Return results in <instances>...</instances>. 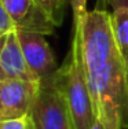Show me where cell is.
I'll use <instances>...</instances> for the list:
<instances>
[{
    "mask_svg": "<svg viewBox=\"0 0 128 129\" xmlns=\"http://www.w3.org/2000/svg\"><path fill=\"white\" fill-rule=\"evenodd\" d=\"M73 30L80 36L85 77L96 121L105 129H128L125 69L108 10L88 11Z\"/></svg>",
    "mask_w": 128,
    "mask_h": 129,
    "instance_id": "obj_1",
    "label": "cell"
},
{
    "mask_svg": "<svg viewBox=\"0 0 128 129\" xmlns=\"http://www.w3.org/2000/svg\"><path fill=\"white\" fill-rule=\"evenodd\" d=\"M57 78L68 103L74 129H92L96 117L85 77L77 30H73L70 51L63 64L57 70Z\"/></svg>",
    "mask_w": 128,
    "mask_h": 129,
    "instance_id": "obj_2",
    "label": "cell"
},
{
    "mask_svg": "<svg viewBox=\"0 0 128 129\" xmlns=\"http://www.w3.org/2000/svg\"><path fill=\"white\" fill-rule=\"evenodd\" d=\"M28 119L30 129H74L57 72L39 81V91Z\"/></svg>",
    "mask_w": 128,
    "mask_h": 129,
    "instance_id": "obj_3",
    "label": "cell"
},
{
    "mask_svg": "<svg viewBox=\"0 0 128 129\" xmlns=\"http://www.w3.org/2000/svg\"><path fill=\"white\" fill-rule=\"evenodd\" d=\"M37 91L39 81H0V121H13L29 117Z\"/></svg>",
    "mask_w": 128,
    "mask_h": 129,
    "instance_id": "obj_4",
    "label": "cell"
},
{
    "mask_svg": "<svg viewBox=\"0 0 128 129\" xmlns=\"http://www.w3.org/2000/svg\"><path fill=\"white\" fill-rule=\"evenodd\" d=\"M3 3L17 30L54 35L57 25L37 0H3Z\"/></svg>",
    "mask_w": 128,
    "mask_h": 129,
    "instance_id": "obj_5",
    "label": "cell"
},
{
    "mask_svg": "<svg viewBox=\"0 0 128 129\" xmlns=\"http://www.w3.org/2000/svg\"><path fill=\"white\" fill-rule=\"evenodd\" d=\"M17 35L25 60L37 81L53 76L59 69L57 66L54 52L44 39V35L22 30H17Z\"/></svg>",
    "mask_w": 128,
    "mask_h": 129,
    "instance_id": "obj_6",
    "label": "cell"
},
{
    "mask_svg": "<svg viewBox=\"0 0 128 129\" xmlns=\"http://www.w3.org/2000/svg\"><path fill=\"white\" fill-rule=\"evenodd\" d=\"M3 80L37 81L25 60L17 30L0 37V81Z\"/></svg>",
    "mask_w": 128,
    "mask_h": 129,
    "instance_id": "obj_7",
    "label": "cell"
},
{
    "mask_svg": "<svg viewBox=\"0 0 128 129\" xmlns=\"http://www.w3.org/2000/svg\"><path fill=\"white\" fill-rule=\"evenodd\" d=\"M112 29L118 54L125 69L127 89H128V8H120L110 13Z\"/></svg>",
    "mask_w": 128,
    "mask_h": 129,
    "instance_id": "obj_8",
    "label": "cell"
},
{
    "mask_svg": "<svg viewBox=\"0 0 128 129\" xmlns=\"http://www.w3.org/2000/svg\"><path fill=\"white\" fill-rule=\"evenodd\" d=\"M57 26L62 25L68 0H37Z\"/></svg>",
    "mask_w": 128,
    "mask_h": 129,
    "instance_id": "obj_9",
    "label": "cell"
},
{
    "mask_svg": "<svg viewBox=\"0 0 128 129\" xmlns=\"http://www.w3.org/2000/svg\"><path fill=\"white\" fill-rule=\"evenodd\" d=\"M15 25L11 21L10 15H8L7 10H6V6L3 3V0H0V37L8 35L11 32H15Z\"/></svg>",
    "mask_w": 128,
    "mask_h": 129,
    "instance_id": "obj_10",
    "label": "cell"
},
{
    "mask_svg": "<svg viewBox=\"0 0 128 129\" xmlns=\"http://www.w3.org/2000/svg\"><path fill=\"white\" fill-rule=\"evenodd\" d=\"M69 3L73 11V26H76L81 21V18L88 13L87 0H69Z\"/></svg>",
    "mask_w": 128,
    "mask_h": 129,
    "instance_id": "obj_11",
    "label": "cell"
},
{
    "mask_svg": "<svg viewBox=\"0 0 128 129\" xmlns=\"http://www.w3.org/2000/svg\"><path fill=\"white\" fill-rule=\"evenodd\" d=\"M0 129H30L28 117L13 121H0Z\"/></svg>",
    "mask_w": 128,
    "mask_h": 129,
    "instance_id": "obj_12",
    "label": "cell"
},
{
    "mask_svg": "<svg viewBox=\"0 0 128 129\" xmlns=\"http://www.w3.org/2000/svg\"><path fill=\"white\" fill-rule=\"evenodd\" d=\"M110 7L112 11L120 10V8H128V0H98V10H106Z\"/></svg>",
    "mask_w": 128,
    "mask_h": 129,
    "instance_id": "obj_13",
    "label": "cell"
},
{
    "mask_svg": "<svg viewBox=\"0 0 128 129\" xmlns=\"http://www.w3.org/2000/svg\"><path fill=\"white\" fill-rule=\"evenodd\" d=\"M92 129H105V128H103V125L100 124V122L96 121V122H95V125L92 126Z\"/></svg>",
    "mask_w": 128,
    "mask_h": 129,
    "instance_id": "obj_14",
    "label": "cell"
}]
</instances>
